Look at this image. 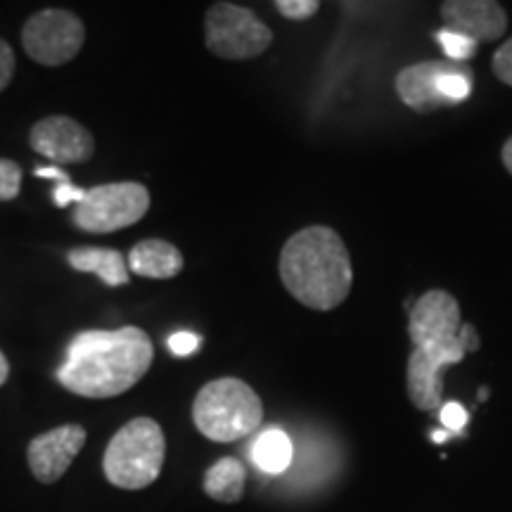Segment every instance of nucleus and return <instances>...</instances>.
<instances>
[{
  "mask_svg": "<svg viewBox=\"0 0 512 512\" xmlns=\"http://www.w3.org/2000/svg\"><path fill=\"white\" fill-rule=\"evenodd\" d=\"M155 361V347L145 330H86L72 339L57 380L83 399H114L143 380Z\"/></svg>",
  "mask_w": 512,
  "mask_h": 512,
  "instance_id": "nucleus-1",
  "label": "nucleus"
},
{
  "mask_svg": "<svg viewBox=\"0 0 512 512\" xmlns=\"http://www.w3.org/2000/svg\"><path fill=\"white\" fill-rule=\"evenodd\" d=\"M278 268L287 292L313 311L337 309L347 302L354 285L349 249L328 226L294 233L280 252Z\"/></svg>",
  "mask_w": 512,
  "mask_h": 512,
  "instance_id": "nucleus-2",
  "label": "nucleus"
},
{
  "mask_svg": "<svg viewBox=\"0 0 512 512\" xmlns=\"http://www.w3.org/2000/svg\"><path fill=\"white\" fill-rule=\"evenodd\" d=\"M192 422L202 437L230 444L259 430L264 422V403L247 382L238 377H221L197 392Z\"/></svg>",
  "mask_w": 512,
  "mask_h": 512,
  "instance_id": "nucleus-3",
  "label": "nucleus"
},
{
  "mask_svg": "<svg viewBox=\"0 0 512 512\" xmlns=\"http://www.w3.org/2000/svg\"><path fill=\"white\" fill-rule=\"evenodd\" d=\"M166 458V437L157 420L133 418L110 439L102 458L107 482L140 491L157 482Z\"/></svg>",
  "mask_w": 512,
  "mask_h": 512,
  "instance_id": "nucleus-4",
  "label": "nucleus"
},
{
  "mask_svg": "<svg viewBox=\"0 0 512 512\" xmlns=\"http://www.w3.org/2000/svg\"><path fill=\"white\" fill-rule=\"evenodd\" d=\"M460 328H463L460 304L446 290H430L422 294L413 304L411 318H408V335H411L413 349L437 356L446 366H456L467 354Z\"/></svg>",
  "mask_w": 512,
  "mask_h": 512,
  "instance_id": "nucleus-5",
  "label": "nucleus"
},
{
  "mask_svg": "<svg viewBox=\"0 0 512 512\" xmlns=\"http://www.w3.org/2000/svg\"><path fill=\"white\" fill-rule=\"evenodd\" d=\"M150 211V192L143 183H105L86 190V197L76 204L74 226L86 233L105 235L136 226Z\"/></svg>",
  "mask_w": 512,
  "mask_h": 512,
  "instance_id": "nucleus-6",
  "label": "nucleus"
},
{
  "mask_svg": "<svg viewBox=\"0 0 512 512\" xmlns=\"http://www.w3.org/2000/svg\"><path fill=\"white\" fill-rule=\"evenodd\" d=\"M204 43L221 60H254L273 43V31L249 8L214 3L204 17Z\"/></svg>",
  "mask_w": 512,
  "mask_h": 512,
  "instance_id": "nucleus-7",
  "label": "nucleus"
},
{
  "mask_svg": "<svg viewBox=\"0 0 512 512\" xmlns=\"http://www.w3.org/2000/svg\"><path fill=\"white\" fill-rule=\"evenodd\" d=\"M86 27L81 17L62 8H46L27 19L22 29V46L36 64L62 67L81 53Z\"/></svg>",
  "mask_w": 512,
  "mask_h": 512,
  "instance_id": "nucleus-8",
  "label": "nucleus"
},
{
  "mask_svg": "<svg viewBox=\"0 0 512 512\" xmlns=\"http://www.w3.org/2000/svg\"><path fill=\"white\" fill-rule=\"evenodd\" d=\"M29 143L38 155L55 164H83L93 157L95 140L86 126L72 117H46L36 121Z\"/></svg>",
  "mask_w": 512,
  "mask_h": 512,
  "instance_id": "nucleus-9",
  "label": "nucleus"
},
{
  "mask_svg": "<svg viewBox=\"0 0 512 512\" xmlns=\"http://www.w3.org/2000/svg\"><path fill=\"white\" fill-rule=\"evenodd\" d=\"M86 439L88 432L81 425H62L38 434L27 446L31 475L41 484L60 482L74 458L81 453V448L86 446Z\"/></svg>",
  "mask_w": 512,
  "mask_h": 512,
  "instance_id": "nucleus-10",
  "label": "nucleus"
},
{
  "mask_svg": "<svg viewBox=\"0 0 512 512\" xmlns=\"http://www.w3.org/2000/svg\"><path fill=\"white\" fill-rule=\"evenodd\" d=\"M444 29L479 43H494L508 29V15L494 0H446L441 5Z\"/></svg>",
  "mask_w": 512,
  "mask_h": 512,
  "instance_id": "nucleus-11",
  "label": "nucleus"
},
{
  "mask_svg": "<svg viewBox=\"0 0 512 512\" xmlns=\"http://www.w3.org/2000/svg\"><path fill=\"white\" fill-rule=\"evenodd\" d=\"M453 64L456 62L434 60L403 67L399 76H396V93H399L403 105L420 114L444 110V107H456L439 93L441 74H446Z\"/></svg>",
  "mask_w": 512,
  "mask_h": 512,
  "instance_id": "nucleus-12",
  "label": "nucleus"
},
{
  "mask_svg": "<svg viewBox=\"0 0 512 512\" xmlns=\"http://www.w3.org/2000/svg\"><path fill=\"white\" fill-rule=\"evenodd\" d=\"M448 366L439 361L437 356L425 354V351H415L408 358L406 384H408V399L420 411H437L444 399V382L441 375Z\"/></svg>",
  "mask_w": 512,
  "mask_h": 512,
  "instance_id": "nucleus-13",
  "label": "nucleus"
},
{
  "mask_svg": "<svg viewBox=\"0 0 512 512\" xmlns=\"http://www.w3.org/2000/svg\"><path fill=\"white\" fill-rule=\"evenodd\" d=\"M128 268L131 273L140 275V278H152V280H169L176 278L183 271L185 259L181 249L166 240H140L136 247L128 254Z\"/></svg>",
  "mask_w": 512,
  "mask_h": 512,
  "instance_id": "nucleus-14",
  "label": "nucleus"
},
{
  "mask_svg": "<svg viewBox=\"0 0 512 512\" xmlns=\"http://www.w3.org/2000/svg\"><path fill=\"white\" fill-rule=\"evenodd\" d=\"M67 261L74 271L98 275L102 283L110 285V287L126 285L128 280H131L126 256L117 252V249L79 247V249H72V252L67 254Z\"/></svg>",
  "mask_w": 512,
  "mask_h": 512,
  "instance_id": "nucleus-15",
  "label": "nucleus"
},
{
  "mask_svg": "<svg viewBox=\"0 0 512 512\" xmlns=\"http://www.w3.org/2000/svg\"><path fill=\"white\" fill-rule=\"evenodd\" d=\"M247 470L238 458H221L204 472V494L216 503H238L245 496Z\"/></svg>",
  "mask_w": 512,
  "mask_h": 512,
  "instance_id": "nucleus-16",
  "label": "nucleus"
},
{
  "mask_svg": "<svg viewBox=\"0 0 512 512\" xmlns=\"http://www.w3.org/2000/svg\"><path fill=\"white\" fill-rule=\"evenodd\" d=\"M252 458L259 470L268 475H280L292 463V441L283 430H266L256 439Z\"/></svg>",
  "mask_w": 512,
  "mask_h": 512,
  "instance_id": "nucleus-17",
  "label": "nucleus"
},
{
  "mask_svg": "<svg viewBox=\"0 0 512 512\" xmlns=\"http://www.w3.org/2000/svg\"><path fill=\"white\" fill-rule=\"evenodd\" d=\"M470 91H472V74L470 69L463 67V64L456 62L446 74H441L439 93L444 95L448 102H453V105H458V102L470 98Z\"/></svg>",
  "mask_w": 512,
  "mask_h": 512,
  "instance_id": "nucleus-18",
  "label": "nucleus"
},
{
  "mask_svg": "<svg viewBox=\"0 0 512 512\" xmlns=\"http://www.w3.org/2000/svg\"><path fill=\"white\" fill-rule=\"evenodd\" d=\"M437 41L441 43V50L451 62H467L477 55V43L470 38L456 34V31L441 29L437 34Z\"/></svg>",
  "mask_w": 512,
  "mask_h": 512,
  "instance_id": "nucleus-19",
  "label": "nucleus"
},
{
  "mask_svg": "<svg viewBox=\"0 0 512 512\" xmlns=\"http://www.w3.org/2000/svg\"><path fill=\"white\" fill-rule=\"evenodd\" d=\"M22 192V169L12 159H0V202L17 200Z\"/></svg>",
  "mask_w": 512,
  "mask_h": 512,
  "instance_id": "nucleus-20",
  "label": "nucleus"
},
{
  "mask_svg": "<svg viewBox=\"0 0 512 512\" xmlns=\"http://www.w3.org/2000/svg\"><path fill=\"white\" fill-rule=\"evenodd\" d=\"M275 10L283 17L292 19V22H304V19L316 15L320 10V3L318 0H278Z\"/></svg>",
  "mask_w": 512,
  "mask_h": 512,
  "instance_id": "nucleus-21",
  "label": "nucleus"
},
{
  "mask_svg": "<svg viewBox=\"0 0 512 512\" xmlns=\"http://www.w3.org/2000/svg\"><path fill=\"white\" fill-rule=\"evenodd\" d=\"M439 418H441V425L446 427V432H451V434L463 432V427L467 425V411L456 401L444 403V406H441Z\"/></svg>",
  "mask_w": 512,
  "mask_h": 512,
  "instance_id": "nucleus-22",
  "label": "nucleus"
},
{
  "mask_svg": "<svg viewBox=\"0 0 512 512\" xmlns=\"http://www.w3.org/2000/svg\"><path fill=\"white\" fill-rule=\"evenodd\" d=\"M491 67H494V74L505 83V86H512V38H508V41L496 50Z\"/></svg>",
  "mask_w": 512,
  "mask_h": 512,
  "instance_id": "nucleus-23",
  "label": "nucleus"
},
{
  "mask_svg": "<svg viewBox=\"0 0 512 512\" xmlns=\"http://www.w3.org/2000/svg\"><path fill=\"white\" fill-rule=\"evenodd\" d=\"M12 76H15V50L0 38V93L10 86Z\"/></svg>",
  "mask_w": 512,
  "mask_h": 512,
  "instance_id": "nucleus-24",
  "label": "nucleus"
},
{
  "mask_svg": "<svg viewBox=\"0 0 512 512\" xmlns=\"http://www.w3.org/2000/svg\"><path fill=\"white\" fill-rule=\"evenodd\" d=\"M202 339L195 335V332H176V335L169 337V349L174 351L176 356H190L200 349Z\"/></svg>",
  "mask_w": 512,
  "mask_h": 512,
  "instance_id": "nucleus-25",
  "label": "nucleus"
},
{
  "mask_svg": "<svg viewBox=\"0 0 512 512\" xmlns=\"http://www.w3.org/2000/svg\"><path fill=\"white\" fill-rule=\"evenodd\" d=\"M83 197H86V190L74 188L72 183H60L57 185V190L53 192V202L57 204V207H67V204H72V202L79 204Z\"/></svg>",
  "mask_w": 512,
  "mask_h": 512,
  "instance_id": "nucleus-26",
  "label": "nucleus"
},
{
  "mask_svg": "<svg viewBox=\"0 0 512 512\" xmlns=\"http://www.w3.org/2000/svg\"><path fill=\"white\" fill-rule=\"evenodd\" d=\"M460 337H463V344H465L467 354H470V351H477V349H479V337H477V330L472 328V325L463 323V328H460Z\"/></svg>",
  "mask_w": 512,
  "mask_h": 512,
  "instance_id": "nucleus-27",
  "label": "nucleus"
},
{
  "mask_svg": "<svg viewBox=\"0 0 512 512\" xmlns=\"http://www.w3.org/2000/svg\"><path fill=\"white\" fill-rule=\"evenodd\" d=\"M36 176L38 178H53V181H60V183H69V176L64 174L62 169H57V166H48V169H36Z\"/></svg>",
  "mask_w": 512,
  "mask_h": 512,
  "instance_id": "nucleus-28",
  "label": "nucleus"
},
{
  "mask_svg": "<svg viewBox=\"0 0 512 512\" xmlns=\"http://www.w3.org/2000/svg\"><path fill=\"white\" fill-rule=\"evenodd\" d=\"M8 377H10V363H8V358H5L3 351H0V387L8 382Z\"/></svg>",
  "mask_w": 512,
  "mask_h": 512,
  "instance_id": "nucleus-29",
  "label": "nucleus"
},
{
  "mask_svg": "<svg viewBox=\"0 0 512 512\" xmlns=\"http://www.w3.org/2000/svg\"><path fill=\"white\" fill-rule=\"evenodd\" d=\"M501 157H503V166L508 169V174H512V138L503 145V155Z\"/></svg>",
  "mask_w": 512,
  "mask_h": 512,
  "instance_id": "nucleus-30",
  "label": "nucleus"
},
{
  "mask_svg": "<svg viewBox=\"0 0 512 512\" xmlns=\"http://www.w3.org/2000/svg\"><path fill=\"white\" fill-rule=\"evenodd\" d=\"M448 434H451V432H446V430H444V432H434V434H432V439L437 441V444H441V441H444V439L448 437Z\"/></svg>",
  "mask_w": 512,
  "mask_h": 512,
  "instance_id": "nucleus-31",
  "label": "nucleus"
}]
</instances>
